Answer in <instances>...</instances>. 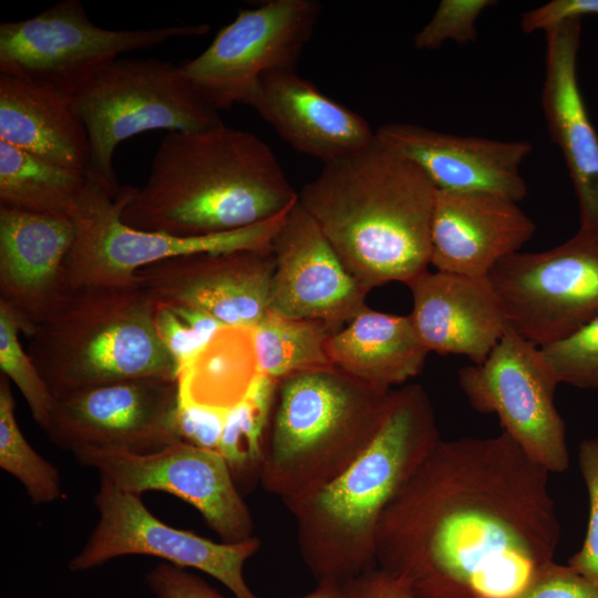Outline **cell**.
Instances as JSON below:
<instances>
[{
	"mask_svg": "<svg viewBox=\"0 0 598 598\" xmlns=\"http://www.w3.org/2000/svg\"><path fill=\"white\" fill-rule=\"evenodd\" d=\"M559 536L549 472L505 432L440 439L383 512L375 566L417 598H519Z\"/></svg>",
	"mask_w": 598,
	"mask_h": 598,
	"instance_id": "cell-1",
	"label": "cell"
},
{
	"mask_svg": "<svg viewBox=\"0 0 598 598\" xmlns=\"http://www.w3.org/2000/svg\"><path fill=\"white\" fill-rule=\"evenodd\" d=\"M297 200L271 148L250 132L221 125L168 133L145 184L132 186L122 219L135 229L202 237L268 220Z\"/></svg>",
	"mask_w": 598,
	"mask_h": 598,
	"instance_id": "cell-2",
	"label": "cell"
},
{
	"mask_svg": "<svg viewBox=\"0 0 598 598\" xmlns=\"http://www.w3.org/2000/svg\"><path fill=\"white\" fill-rule=\"evenodd\" d=\"M436 188L423 171L377 138L324 164L298 193L347 271L368 292L427 270Z\"/></svg>",
	"mask_w": 598,
	"mask_h": 598,
	"instance_id": "cell-3",
	"label": "cell"
},
{
	"mask_svg": "<svg viewBox=\"0 0 598 598\" xmlns=\"http://www.w3.org/2000/svg\"><path fill=\"white\" fill-rule=\"evenodd\" d=\"M439 440L424 388L393 389L385 420L367 450L319 489L282 501L317 581L344 582L375 567L380 518Z\"/></svg>",
	"mask_w": 598,
	"mask_h": 598,
	"instance_id": "cell-4",
	"label": "cell"
},
{
	"mask_svg": "<svg viewBox=\"0 0 598 598\" xmlns=\"http://www.w3.org/2000/svg\"><path fill=\"white\" fill-rule=\"evenodd\" d=\"M392 390L373 386L336 365L279 380L264 442L259 481L264 489L286 501L334 480L374 440Z\"/></svg>",
	"mask_w": 598,
	"mask_h": 598,
	"instance_id": "cell-5",
	"label": "cell"
},
{
	"mask_svg": "<svg viewBox=\"0 0 598 598\" xmlns=\"http://www.w3.org/2000/svg\"><path fill=\"white\" fill-rule=\"evenodd\" d=\"M156 308L136 282L70 289L27 336V352L54 396L125 380H177L156 333Z\"/></svg>",
	"mask_w": 598,
	"mask_h": 598,
	"instance_id": "cell-6",
	"label": "cell"
},
{
	"mask_svg": "<svg viewBox=\"0 0 598 598\" xmlns=\"http://www.w3.org/2000/svg\"><path fill=\"white\" fill-rule=\"evenodd\" d=\"M90 140V168L114 196L120 143L147 131L200 132L224 125L218 111L193 87L182 66L157 59L118 58L74 96Z\"/></svg>",
	"mask_w": 598,
	"mask_h": 598,
	"instance_id": "cell-7",
	"label": "cell"
},
{
	"mask_svg": "<svg viewBox=\"0 0 598 598\" xmlns=\"http://www.w3.org/2000/svg\"><path fill=\"white\" fill-rule=\"evenodd\" d=\"M86 184L70 214L75 239L65 261L68 290L83 286L135 283V272L151 264L194 252L271 250L288 210L268 220L228 233L177 237L135 229L122 219L132 186L112 195L86 172Z\"/></svg>",
	"mask_w": 598,
	"mask_h": 598,
	"instance_id": "cell-8",
	"label": "cell"
},
{
	"mask_svg": "<svg viewBox=\"0 0 598 598\" xmlns=\"http://www.w3.org/2000/svg\"><path fill=\"white\" fill-rule=\"evenodd\" d=\"M209 25L110 30L94 24L79 0H63L20 21L0 24V73L48 83L70 95L122 54L173 38L208 33Z\"/></svg>",
	"mask_w": 598,
	"mask_h": 598,
	"instance_id": "cell-9",
	"label": "cell"
},
{
	"mask_svg": "<svg viewBox=\"0 0 598 598\" xmlns=\"http://www.w3.org/2000/svg\"><path fill=\"white\" fill-rule=\"evenodd\" d=\"M488 277L512 329L538 348L556 342L598 317V233L512 254Z\"/></svg>",
	"mask_w": 598,
	"mask_h": 598,
	"instance_id": "cell-10",
	"label": "cell"
},
{
	"mask_svg": "<svg viewBox=\"0 0 598 598\" xmlns=\"http://www.w3.org/2000/svg\"><path fill=\"white\" fill-rule=\"evenodd\" d=\"M557 384L539 348L509 326L483 362L458 370L471 406L497 415L502 431L549 473L569 466L566 425L554 403Z\"/></svg>",
	"mask_w": 598,
	"mask_h": 598,
	"instance_id": "cell-11",
	"label": "cell"
},
{
	"mask_svg": "<svg viewBox=\"0 0 598 598\" xmlns=\"http://www.w3.org/2000/svg\"><path fill=\"white\" fill-rule=\"evenodd\" d=\"M320 10L315 0H270L240 10L205 51L181 65L182 70L215 110L248 104L265 73L296 70Z\"/></svg>",
	"mask_w": 598,
	"mask_h": 598,
	"instance_id": "cell-12",
	"label": "cell"
},
{
	"mask_svg": "<svg viewBox=\"0 0 598 598\" xmlns=\"http://www.w3.org/2000/svg\"><path fill=\"white\" fill-rule=\"evenodd\" d=\"M97 523L81 550L70 560L72 571H85L126 555H146L181 568H194L223 584L234 598H258L244 576L246 561L260 547L257 537L214 542L155 517L136 494L100 478L94 496Z\"/></svg>",
	"mask_w": 598,
	"mask_h": 598,
	"instance_id": "cell-13",
	"label": "cell"
},
{
	"mask_svg": "<svg viewBox=\"0 0 598 598\" xmlns=\"http://www.w3.org/2000/svg\"><path fill=\"white\" fill-rule=\"evenodd\" d=\"M75 460L116 488L142 496L163 491L193 505L221 542L254 537V520L218 451L176 441L152 453L80 446Z\"/></svg>",
	"mask_w": 598,
	"mask_h": 598,
	"instance_id": "cell-14",
	"label": "cell"
},
{
	"mask_svg": "<svg viewBox=\"0 0 598 598\" xmlns=\"http://www.w3.org/2000/svg\"><path fill=\"white\" fill-rule=\"evenodd\" d=\"M54 398L43 431L70 452L94 446L152 453L181 441L173 430L177 380L117 381Z\"/></svg>",
	"mask_w": 598,
	"mask_h": 598,
	"instance_id": "cell-15",
	"label": "cell"
},
{
	"mask_svg": "<svg viewBox=\"0 0 598 598\" xmlns=\"http://www.w3.org/2000/svg\"><path fill=\"white\" fill-rule=\"evenodd\" d=\"M271 250L203 251L138 269L135 282L161 306L202 309L225 326L254 328L268 312Z\"/></svg>",
	"mask_w": 598,
	"mask_h": 598,
	"instance_id": "cell-16",
	"label": "cell"
},
{
	"mask_svg": "<svg viewBox=\"0 0 598 598\" xmlns=\"http://www.w3.org/2000/svg\"><path fill=\"white\" fill-rule=\"evenodd\" d=\"M271 249L276 268L269 312L319 320L338 332L368 308V291L347 271L299 200L288 210Z\"/></svg>",
	"mask_w": 598,
	"mask_h": 598,
	"instance_id": "cell-17",
	"label": "cell"
},
{
	"mask_svg": "<svg viewBox=\"0 0 598 598\" xmlns=\"http://www.w3.org/2000/svg\"><path fill=\"white\" fill-rule=\"evenodd\" d=\"M66 214H37L0 207V301L27 337L64 299L65 261L75 239Z\"/></svg>",
	"mask_w": 598,
	"mask_h": 598,
	"instance_id": "cell-18",
	"label": "cell"
},
{
	"mask_svg": "<svg viewBox=\"0 0 598 598\" xmlns=\"http://www.w3.org/2000/svg\"><path fill=\"white\" fill-rule=\"evenodd\" d=\"M374 133L419 166L439 190L491 193L516 203L527 195L519 169L533 151L527 141L454 135L409 123L384 124Z\"/></svg>",
	"mask_w": 598,
	"mask_h": 598,
	"instance_id": "cell-19",
	"label": "cell"
},
{
	"mask_svg": "<svg viewBox=\"0 0 598 598\" xmlns=\"http://www.w3.org/2000/svg\"><path fill=\"white\" fill-rule=\"evenodd\" d=\"M536 226L518 203L491 193L436 189L431 225V259L437 271L488 276L519 251Z\"/></svg>",
	"mask_w": 598,
	"mask_h": 598,
	"instance_id": "cell-20",
	"label": "cell"
},
{
	"mask_svg": "<svg viewBox=\"0 0 598 598\" xmlns=\"http://www.w3.org/2000/svg\"><path fill=\"white\" fill-rule=\"evenodd\" d=\"M406 286L413 300L410 317L430 352L465 355L478 364L508 327L488 276L426 270Z\"/></svg>",
	"mask_w": 598,
	"mask_h": 598,
	"instance_id": "cell-21",
	"label": "cell"
},
{
	"mask_svg": "<svg viewBox=\"0 0 598 598\" xmlns=\"http://www.w3.org/2000/svg\"><path fill=\"white\" fill-rule=\"evenodd\" d=\"M247 105L295 150L323 164L357 154L375 140L362 116L327 96L296 70L265 73Z\"/></svg>",
	"mask_w": 598,
	"mask_h": 598,
	"instance_id": "cell-22",
	"label": "cell"
},
{
	"mask_svg": "<svg viewBox=\"0 0 598 598\" xmlns=\"http://www.w3.org/2000/svg\"><path fill=\"white\" fill-rule=\"evenodd\" d=\"M546 33L542 106L548 132L559 147L578 199L580 227L598 233V134L577 76L581 21Z\"/></svg>",
	"mask_w": 598,
	"mask_h": 598,
	"instance_id": "cell-23",
	"label": "cell"
},
{
	"mask_svg": "<svg viewBox=\"0 0 598 598\" xmlns=\"http://www.w3.org/2000/svg\"><path fill=\"white\" fill-rule=\"evenodd\" d=\"M0 140L55 165L90 168L75 97L41 81L0 73Z\"/></svg>",
	"mask_w": 598,
	"mask_h": 598,
	"instance_id": "cell-24",
	"label": "cell"
},
{
	"mask_svg": "<svg viewBox=\"0 0 598 598\" xmlns=\"http://www.w3.org/2000/svg\"><path fill=\"white\" fill-rule=\"evenodd\" d=\"M327 349L333 365L384 390L417 375L430 352L410 315H391L369 307L333 333Z\"/></svg>",
	"mask_w": 598,
	"mask_h": 598,
	"instance_id": "cell-25",
	"label": "cell"
},
{
	"mask_svg": "<svg viewBox=\"0 0 598 598\" xmlns=\"http://www.w3.org/2000/svg\"><path fill=\"white\" fill-rule=\"evenodd\" d=\"M258 373L252 328L224 326L177 374V396L230 410L244 399Z\"/></svg>",
	"mask_w": 598,
	"mask_h": 598,
	"instance_id": "cell-26",
	"label": "cell"
},
{
	"mask_svg": "<svg viewBox=\"0 0 598 598\" xmlns=\"http://www.w3.org/2000/svg\"><path fill=\"white\" fill-rule=\"evenodd\" d=\"M86 173L55 165L0 140V207L70 215Z\"/></svg>",
	"mask_w": 598,
	"mask_h": 598,
	"instance_id": "cell-27",
	"label": "cell"
},
{
	"mask_svg": "<svg viewBox=\"0 0 598 598\" xmlns=\"http://www.w3.org/2000/svg\"><path fill=\"white\" fill-rule=\"evenodd\" d=\"M259 372L281 380L333 365L327 344L336 333L327 323L267 312L252 328Z\"/></svg>",
	"mask_w": 598,
	"mask_h": 598,
	"instance_id": "cell-28",
	"label": "cell"
},
{
	"mask_svg": "<svg viewBox=\"0 0 598 598\" xmlns=\"http://www.w3.org/2000/svg\"><path fill=\"white\" fill-rule=\"evenodd\" d=\"M279 380L258 373L244 399L228 412L218 452L239 491L260 481L262 451Z\"/></svg>",
	"mask_w": 598,
	"mask_h": 598,
	"instance_id": "cell-29",
	"label": "cell"
},
{
	"mask_svg": "<svg viewBox=\"0 0 598 598\" xmlns=\"http://www.w3.org/2000/svg\"><path fill=\"white\" fill-rule=\"evenodd\" d=\"M9 379L0 378V467L17 478L34 505L63 497L58 468L27 441L16 419Z\"/></svg>",
	"mask_w": 598,
	"mask_h": 598,
	"instance_id": "cell-30",
	"label": "cell"
},
{
	"mask_svg": "<svg viewBox=\"0 0 598 598\" xmlns=\"http://www.w3.org/2000/svg\"><path fill=\"white\" fill-rule=\"evenodd\" d=\"M21 327L11 309L0 301V369L24 398L34 421L44 429L55 398L19 340Z\"/></svg>",
	"mask_w": 598,
	"mask_h": 598,
	"instance_id": "cell-31",
	"label": "cell"
},
{
	"mask_svg": "<svg viewBox=\"0 0 598 598\" xmlns=\"http://www.w3.org/2000/svg\"><path fill=\"white\" fill-rule=\"evenodd\" d=\"M539 350L558 383L598 389V317Z\"/></svg>",
	"mask_w": 598,
	"mask_h": 598,
	"instance_id": "cell-32",
	"label": "cell"
},
{
	"mask_svg": "<svg viewBox=\"0 0 598 598\" xmlns=\"http://www.w3.org/2000/svg\"><path fill=\"white\" fill-rule=\"evenodd\" d=\"M494 0H442L431 20L415 34L417 50H436L446 41L467 44L476 41V21L495 6Z\"/></svg>",
	"mask_w": 598,
	"mask_h": 598,
	"instance_id": "cell-33",
	"label": "cell"
},
{
	"mask_svg": "<svg viewBox=\"0 0 598 598\" xmlns=\"http://www.w3.org/2000/svg\"><path fill=\"white\" fill-rule=\"evenodd\" d=\"M579 467L588 493V525L580 549L567 565L598 587V439L580 443Z\"/></svg>",
	"mask_w": 598,
	"mask_h": 598,
	"instance_id": "cell-34",
	"label": "cell"
},
{
	"mask_svg": "<svg viewBox=\"0 0 598 598\" xmlns=\"http://www.w3.org/2000/svg\"><path fill=\"white\" fill-rule=\"evenodd\" d=\"M229 411L177 396L173 414L174 433L183 442L200 448L218 451Z\"/></svg>",
	"mask_w": 598,
	"mask_h": 598,
	"instance_id": "cell-35",
	"label": "cell"
},
{
	"mask_svg": "<svg viewBox=\"0 0 598 598\" xmlns=\"http://www.w3.org/2000/svg\"><path fill=\"white\" fill-rule=\"evenodd\" d=\"M154 323L161 342L176 364L177 374L208 343L166 306L157 305Z\"/></svg>",
	"mask_w": 598,
	"mask_h": 598,
	"instance_id": "cell-36",
	"label": "cell"
},
{
	"mask_svg": "<svg viewBox=\"0 0 598 598\" xmlns=\"http://www.w3.org/2000/svg\"><path fill=\"white\" fill-rule=\"evenodd\" d=\"M146 584L155 598H224L202 577L166 561L147 573Z\"/></svg>",
	"mask_w": 598,
	"mask_h": 598,
	"instance_id": "cell-37",
	"label": "cell"
},
{
	"mask_svg": "<svg viewBox=\"0 0 598 598\" xmlns=\"http://www.w3.org/2000/svg\"><path fill=\"white\" fill-rule=\"evenodd\" d=\"M519 598H598V587L568 565L554 561Z\"/></svg>",
	"mask_w": 598,
	"mask_h": 598,
	"instance_id": "cell-38",
	"label": "cell"
},
{
	"mask_svg": "<svg viewBox=\"0 0 598 598\" xmlns=\"http://www.w3.org/2000/svg\"><path fill=\"white\" fill-rule=\"evenodd\" d=\"M587 16H598V0H553L525 12L520 29L524 33L547 32L568 22L581 21Z\"/></svg>",
	"mask_w": 598,
	"mask_h": 598,
	"instance_id": "cell-39",
	"label": "cell"
},
{
	"mask_svg": "<svg viewBox=\"0 0 598 598\" xmlns=\"http://www.w3.org/2000/svg\"><path fill=\"white\" fill-rule=\"evenodd\" d=\"M346 598H417L401 580L377 566L342 582Z\"/></svg>",
	"mask_w": 598,
	"mask_h": 598,
	"instance_id": "cell-40",
	"label": "cell"
},
{
	"mask_svg": "<svg viewBox=\"0 0 598 598\" xmlns=\"http://www.w3.org/2000/svg\"><path fill=\"white\" fill-rule=\"evenodd\" d=\"M185 321L199 337L209 341L212 337L225 324L205 310L184 307L166 306Z\"/></svg>",
	"mask_w": 598,
	"mask_h": 598,
	"instance_id": "cell-41",
	"label": "cell"
},
{
	"mask_svg": "<svg viewBox=\"0 0 598 598\" xmlns=\"http://www.w3.org/2000/svg\"><path fill=\"white\" fill-rule=\"evenodd\" d=\"M299 598H346V595L342 582L321 580L312 591Z\"/></svg>",
	"mask_w": 598,
	"mask_h": 598,
	"instance_id": "cell-42",
	"label": "cell"
}]
</instances>
